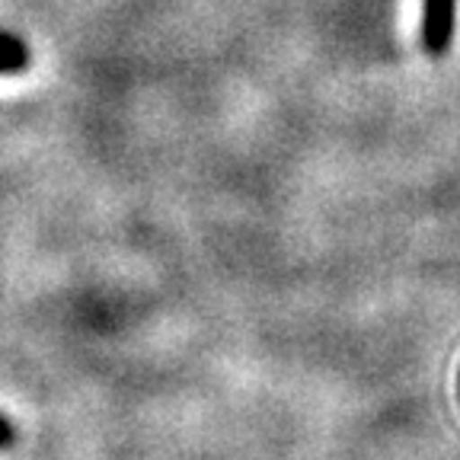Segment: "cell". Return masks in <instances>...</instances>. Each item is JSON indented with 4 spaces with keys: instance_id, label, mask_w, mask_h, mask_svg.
<instances>
[{
    "instance_id": "3957f363",
    "label": "cell",
    "mask_w": 460,
    "mask_h": 460,
    "mask_svg": "<svg viewBox=\"0 0 460 460\" xmlns=\"http://www.w3.org/2000/svg\"><path fill=\"white\" fill-rule=\"evenodd\" d=\"M16 445V429L4 412H0V451H7V447Z\"/></svg>"
},
{
    "instance_id": "7a4b0ae2",
    "label": "cell",
    "mask_w": 460,
    "mask_h": 460,
    "mask_svg": "<svg viewBox=\"0 0 460 460\" xmlns=\"http://www.w3.org/2000/svg\"><path fill=\"white\" fill-rule=\"evenodd\" d=\"M29 45L22 42L13 32H4L0 29V74H20L29 67Z\"/></svg>"
},
{
    "instance_id": "6da1fadb",
    "label": "cell",
    "mask_w": 460,
    "mask_h": 460,
    "mask_svg": "<svg viewBox=\"0 0 460 460\" xmlns=\"http://www.w3.org/2000/svg\"><path fill=\"white\" fill-rule=\"evenodd\" d=\"M457 32V0H422V49L429 58H445Z\"/></svg>"
}]
</instances>
